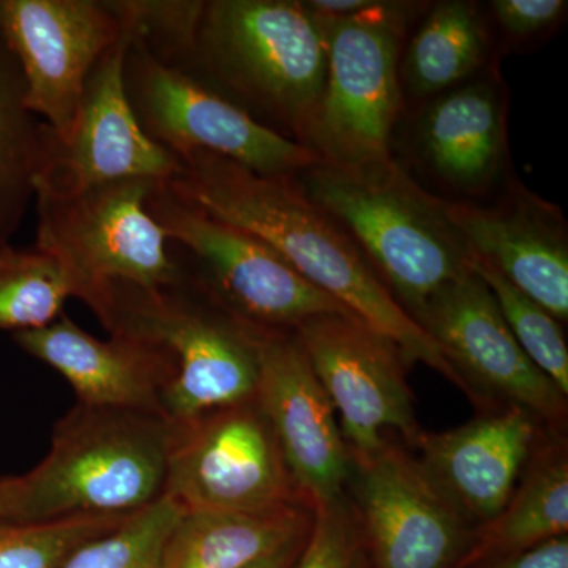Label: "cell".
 <instances>
[{
	"instance_id": "cell-1",
	"label": "cell",
	"mask_w": 568,
	"mask_h": 568,
	"mask_svg": "<svg viewBox=\"0 0 568 568\" xmlns=\"http://www.w3.org/2000/svg\"><path fill=\"white\" fill-rule=\"evenodd\" d=\"M179 159L182 174L170 182L179 196L261 239L306 282L390 339L407 365L429 366L473 402L436 343L388 293L346 231L305 196L294 178L257 174L209 152Z\"/></svg>"
},
{
	"instance_id": "cell-2",
	"label": "cell",
	"mask_w": 568,
	"mask_h": 568,
	"mask_svg": "<svg viewBox=\"0 0 568 568\" xmlns=\"http://www.w3.org/2000/svg\"><path fill=\"white\" fill-rule=\"evenodd\" d=\"M294 181L353 239L414 321L439 291L474 271L473 253L448 215L447 200L414 181L395 159L320 162Z\"/></svg>"
},
{
	"instance_id": "cell-3",
	"label": "cell",
	"mask_w": 568,
	"mask_h": 568,
	"mask_svg": "<svg viewBox=\"0 0 568 568\" xmlns=\"http://www.w3.org/2000/svg\"><path fill=\"white\" fill-rule=\"evenodd\" d=\"M323 17L294 0H209L181 69L305 145L327 70Z\"/></svg>"
},
{
	"instance_id": "cell-4",
	"label": "cell",
	"mask_w": 568,
	"mask_h": 568,
	"mask_svg": "<svg viewBox=\"0 0 568 568\" xmlns=\"http://www.w3.org/2000/svg\"><path fill=\"white\" fill-rule=\"evenodd\" d=\"M170 422L155 414L78 403L51 447L20 477H0V518L50 521L130 515L163 496Z\"/></svg>"
},
{
	"instance_id": "cell-5",
	"label": "cell",
	"mask_w": 568,
	"mask_h": 568,
	"mask_svg": "<svg viewBox=\"0 0 568 568\" xmlns=\"http://www.w3.org/2000/svg\"><path fill=\"white\" fill-rule=\"evenodd\" d=\"M92 312L111 335L144 339L166 354L173 369L163 394L168 422L254 399L252 324L224 308L189 272L173 286L156 290L112 284Z\"/></svg>"
},
{
	"instance_id": "cell-6",
	"label": "cell",
	"mask_w": 568,
	"mask_h": 568,
	"mask_svg": "<svg viewBox=\"0 0 568 568\" xmlns=\"http://www.w3.org/2000/svg\"><path fill=\"white\" fill-rule=\"evenodd\" d=\"M422 3L379 2L355 17L324 18L327 70L306 149L321 162L368 164L392 156L405 110L399 61L410 20Z\"/></svg>"
},
{
	"instance_id": "cell-7",
	"label": "cell",
	"mask_w": 568,
	"mask_h": 568,
	"mask_svg": "<svg viewBox=\"0 0 568 568\" xmlns=\"http://www.w3.org/2000/svg\"><path fill=\"white\" fill-rule=\"evenodd\" d=\"M159 183L126 179L70 196L37 194V248L69 272L77 298L91 310L112 284L142 290L173 286L185 268L168 250L170 239L153 220L148 200Z\"/></svg>"
},
{
	"instance_id": "cell-8",
	"label": "cell",
	"mask_w": 568,
	"mask_h": 568,
	"mask_svg": "<svg viewBox=\"0 0 568 568\" xmlns=\"http://www.w3.org/2000/svg\"><path fill=\"white\" fill-rule=\"evenodd\" d=\"M123 80L142 130L174 155L209 152L271 178H294L321 162L189 71L156 58L136 29Z\"/></svg>"
},
{
	"instance_id": "cell-9",
	"label": "cell",
	"mask_w": 568,
	"mask_h": 568,
	"mask_svg": "<svg viewBox=\"0 0 568 568\" xmlns=\"http://www.w3.org/2000/svg\"><path fill=\"white\" fill-rule=\"evenodd\" d=\"M148 209L170 242L196 260L200 272L194 276L205 290L246 323L295 331L315 317L353 315L272 246L183 200L170 182L153 189Z\"/></svg>"
},
{
	"instance_id": "cell-10",
	"label": "cell",
	"mask_w": 568,
	"mask_h": 568,
	"mask_svg": "<svg viewBox=\"0 0 568 568\" xmlns=\"http://www.w3.org/2000/svg\"><path fill=\"white\" fill-rule=\"evenodd\" d=\"M163 496L185 514L312 507L256 399L170 422Z\"/></svg>"
},
{
	"instance_id": "cell-11",
	"label": "cell",
	"mask_w": 568,
	"mask_h": 568,
	"mask_svg": "<svg viewBox=\"0 0 568 568\" xmlns=\"http://www.w3.org/2000/svg\"><path fill=\"white\" fill-rule=\"evenodd\" d=\"M351 459L346 497L369 568H457L476 528L410 448L386 435L372 455Z\"/></svg>"
},
{
	"instance_id": "cell-12",
	"label": "cell",
	"mask_w": 568,
	"mask_h": 568,
	"mask_svg": "<svg viewBox=\"0 0 568 568\" xmlns=\"http://www.w3.org/2000/svg\"><path fill=\"white\" fill-rule=\"evenodd\" d=\"M115 6L125 28L92 70L70 136L58 140L44 123L36 196H70L126 179L173 182L182 174L181 159L142 130L126 97L123 67L134 39V26L119 0Z\"/></svg>"
},
{
	"instance_id": "cell-13",
	"label": "cell",
	"mask_w": 568,
	"mask_h": 568,
	"mask_svg": "<svg viewBox=\"0 0 568 568\" xmlns=\"http://www.w3.org/2000/svg\"><path fill=\"white\" fill-rule=\"evenodd\" d=\"M416 323L465 381L478 413L518 406L547 428L566 432L568 396L518 345L476 272L439 291Z\"/></svg>"
},
{
	"instance_id": "cell-14",
	"label": "cell",
	"mask_w": 568,
	"mask_h": 568,
	"mask_svg": "<svg viewBox=\"0 0 568 568\" xmlns=\"http://www.w3.org/2000/svg\"><path fill=\"white\" fill-rule=\"evenodd\" d=\"M294 332L342 417L351 458L368 457L386 435L416 448L425 429L406 379L410 366L390 339L353 315L315 317Z\"/></svg>"
},
{
	"instance_id": "cell-15",
	"label": "cell",
	"mask_w": 568,
	"mask_h": 568,
	"mask_svg": "<svg viewBox=\"0 0 568 568\" xmlns=\"http://www.w3.org/2000/svg\"><path fill=\"white\" fill-rule=\"evenodd\" d=\"M123 28L115 0H0V39L20 67L26 104L58 140L70 136L89 77Z\"/></svg>"
},
{
	"instance_id": "cell-16",
	"label": "cell",
	"mask_w": 568,
	"mask_h": 568,
	"mask_svg": "<svg viewBox=\"0 0 568 568\" xmlns=\"http://www.w3.org/2000/svg\"><path fill=\"white\" fill-rule=\"evenodd\" d=\"M252 332L257 358L254 399L274 429L295 485L313 508L342 499L353 459L304 347L294 331L252 324Z\"/></svg>"
},
{
	"instance_id": "cell-17",
	"label": "cell",
	"mask_w": 568,
	"mask_h": 568,
	"mask_svg": "<svg viewBox=\"0 0 568 568\" xmlns=\"http://www.w3.org/2000/svg\"><path fill=\"white\" fill-rule=\"evenodd\" d=\"M496 203L447 200L470 253L559 321L568 320V230L562 211L507 179Z\"/></svg>"
},
{
	"instance_id": "cell-18",
	"label": "cell",
	"mask_w": 568,
	"mask_h": 568,
	"mask_svg": "<svg viewBox=\"0 0 568 568\" xmlns=\"http://www.w3.org/2000/svg\"><path fill=\"white\" fill-rule=\"evenodd\" d=\"M508 91L495 65L418 106L413 156L459 203L484 197L508 162Z\"/></svg>"
},
{
	"instance_id": "cell-19",
	"label": "cell",
	"mask_w": 568,
	"mask_h": 568,
	"mask_svg": "<svg viewBox=\"0 0 568 568\" xmlns=\"http://www.w3.org/2000/svg\"><path fill=\"white\" fill-rule=\"evenodd\" d=\"M545 429L529 410L500 406L458 428L424 432L414 455L435 487L478 528L506 506Z\"/></svg>"
},
{
	"instance_id": "cell-20",
	"label": "cell",
	"mask_w": 568,
	"mask_h": 568,
	"mask_svg": "<svg viewBox=\"0 0 568 568\" xmlns=\"http://www.w3.org/2000/svg\"><path fill=\"white\" fill-rule=\"evenodd\" d=\"M13 339L61 373L81 405L164 417L163 394L173 369L151 343L123 334L99 339L67 315L47 327L17 332Z\"/></svg>"
},
{
	"instance_id": "cell-21",
	"label": "cell",
	"mask_w": 568,
	"mask_h": 568,
	"mask_svg": "<svg viewBox=\"0 0 568 568\" xmlns=\"http://www.w3.org/2000/svg\"><path fill=\"white\" fill-rule=\"evenodd\" d=\"M568 532L566 432L545 429L517 487L495 518L474 529L457 568L480 566Z\"/></svg>"
},
{
	"instance_id": "cell-22",
	"label": "cell",
	"mask_w": 568,
	"mask_h": 568,
	"mask_svg": "<svg viewBox=\"0 0 568 568\" xmlns=\"http://www.w3.org/2000/svg\"><path fill=\"white\" fill-rule=\"evenodd\" d=\"M493 28L485 7L444 0L426 7L405 41L399 80L405 103L422 106L491 67Z\"/></svg>"
},
{
	"instance_id": "cell-23",
	"label": "cell",
	"mask_w": 568,
	"mask_h": 568,
	"mask_svg": "<svg viewBox=\"0 0 568 568\" xmlns=\"http://www.w3.org/2000/svg\"><path fill=\"white\" fill-rule=\"evenodd\" d=\"M315 510L287 504L253 511H186L160 568H248L312 529Z\"/></svg>"
},
{
	"instance_id": "cell-24",
	"label": "cell",
	"mask_w": 568,
	"mask_h": 568,
	"mask_svg": "<svg viewBox=\"0 0 568 568\" xmlns=\"http://www.w3.org/2000/svg\"><path fill=\"white\" fill-rule=\"evenodd\" d=\"M17 59L0 39V246L20 230L36 201V178L43 156L44 122L24 100Z\"/></svg>"
},
{
	"instance_id": "cell-25",
	"label": "cell",
	"mask_w": 568,
	"mask_h": 568,
	"mask_svg": "<svg viewBox=\"0 0 568 568\" xmlns=\"http://www.w3.org/2000/svg\"><path fill=\"white\" fill-rule=\"evenodd\" d=\"M71 297H77L74 284L52 254L37 246H0V328L17 334L47 327Z\"/></svg>"
},
{
	"instance_id": "cell-26",
	"label": "cell",
	"mask_w": 568,
	"mask_h": 568,
	"mask_svg": "<svg viewBox=\"0 0 568 568\" xmlns=\"http://www.w3.org/2000/svg\"><path fill=\"white\" fill-rule=\"evenodd\" d=\"M473 268L491 291L500 315L518 345L568 396V349L559 321L474 254Z\"/></svg>"
},
{
	"instance_id": "cell-27",
	"label": "cell",
	"mask_w": 568,
	"mask_h": 568,
	"mask_svg": "<svg viewBox=\"0 0 568 568\" xmlns=\"http://www.w3.org/2000/svg\"><path fill=\"white\" fill-rule=\"evenodd\" d=\"M126 517L78 515L37 523L0 518V568H62L82 545L118 528Z\"/></svg>"
},
{
	"instance_id": "cell-28",
	"label": "cell",
	"mask_w": 568,
	"mask_h": 568,
	"mask_svg": "<svg viewBox=\"0 0 568 568\" xmlns=\"http://www.w3.org/2000/svg\"><path fill=\"white\" fill-rule=\"evenodd\" d=\"M183 514L162 496L118 528L82 545L62 568H160L164 545Z\"/></svg>"
},
{
	"instance_id": "cell-29",
	"label": "cell",
	"mask_w": 568,
	"mask_h": 568,
	"mask_svg": "<svg viewBox=\"0 0 568 568\" xmlns=\"http://www.w3.org/2000/svg\"><path fill=\"white\" fill-rule=\"evenodd\" d=\"M362 541L347 497L315 508L312 529L290 568H355Z\"/></svg>"
},
{
	"instance_id": "cell-30",
	"label": "cell",
	"mask_w": 568,
	"mask_h": 568,
	"mask_svg": "<svg viewBox=\"0 0 568 568\" xmlns=\"http://www.w3.org/2000/svg\"><path fill=\"white\" fill-rule=\"evenodd\" d=\"M566 0H493L485 7L510 44H528L559 28L567 13Z\"/></svg>"
},
{
	"instance_id": "cell-31",
	"label": "cell",
	"mask_w": 568,
	"mask_h": 568,
	"mask_svg": "<svg viewBox=\"0 0 568 568\" xmlns=\"http://www.w3.org/2000/svg\"><path fill=\"white\" fill-rule=\"evenodd\" d=\"M470 568H568V537L551 538L537 547Z\"/></svg>"
},
{
	"instance_id": "cell-32",
	"label": "cell",
	"mask_w": 568,
	"mask_h": 568,
	"mask_svg": "<svg viewBox=\"0 0 568 568\" xmlns=\"http://www.w3.org/2000/svg\"><path fill=\"white\" fill-rule=\"evenodd\" d=\"M306 536L297 538V540L291 541L286 547L280 548L278 551L272 552V555L265 556V558L257 560L253 566L248 568H290L293 566L294 560L301 555L302 548H304Z\"/></svg>"
},
{
	"instance_id": "cell-33",
	"label": "cell",
	"mask_w": 568,
	"mask_h": 568,
	"mask_svg": "<svg viewBox=\"0 0 568 568\" xmlns=\"http://www.w3.org/2000/svg\"><path fill=\"white\" fill-rule=\"evenodd\" d=\"M355 568H369L368 560L365 558L364 548H362L361 558L357 560V566Z\"/></svg>"
}]
</instances>
